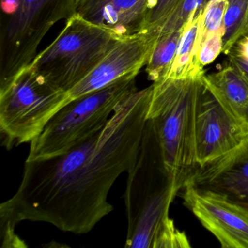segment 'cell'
Listing matches in <instances>:
<instances>
[{"label":"cell","mask_w":248,"mask_h":248,"mask_svg":"<svg viewBox=\"0 0 248 248\" xmlns=\"http://www.w3.org/2000/svg\"><path fill=\"white\" fill-rule=\"evenodd\" d=\"M152 94V85L127 97L104 128L66 153L26 161L18 190L0 205L2 233L29 220L83 234L111 213L108 193L137 157Z\"/></svg>","instance_id":"obj_1"},{"label":"cell","mask_w":248,"mask_h":248,"mask_svg":"<svg viewBox=\"0 0 248 248\" xmlns=\"http://www.w3.org/2000/svg\"><path fill=\"white\" fill-rule=\"evenodd\" d=\"M124 191L127 248H153L170 220L169 209L181 186L165 166L159 139L147 119L137 157L127 171Z\"/></svg>","instance_id":"obj_2"},{"label":"cell","mask_w":248,"mask_h":248,"mask_svg":"<svg viewBox=\"0 0 248 248\" xmlns=\"http://www.w3.org/2000/svg\"><path fill=\"white\" fill-rule=\"evenodd\" d=\"M204 75L162 78L152 84L147 119L155 126L165 166L182 188L198 168L196 118Z\"/></svg>","instance_id":"obj_3"},{"label":"cell","mask_w":248,"mask_h":248,"mask_svg":"<svg viewBox=\"0 0 248 248\" xmlns=\"http://www.w3.org/2000/svg\"><path fill=\"white\" fill-rule=\"evenodd\" d=\"M138 75H126L99 91L65 104L31 140L26 161L43 160L63 155L104 128L115 108L137 91Z\"/></svg>","instance_id":"obj_4"},{"label":"cell","mask_w":248,"mask_h":248,"mask_svg":"<svg viewBox=\"0 0 248 248\" xmlns=\"http://www.w3.org/2000/svg\"><path fill=\"white\" fill-rule=\"evenodd\" d=\"M120 38L75 13L54 41L30 66L56 89L67 93L80 82Z\"/></svg>","instance_id":"obj_5"},{"label":"cell","mask_w":248,"mask_h":248,"mask_svg":"<svg viewBox=\"0 0 248 248\" xmlns=\"http://www.w3.org/2000/svg\"><path fill=\"white\" fill-rule=\"evenodd\" d=\"M67 103L66 92L52 86L29 65L0 88L2 144L11 149L31 143Z\"/></svg>","instance_id":"obj_6"},{"label":"cell","mask_w":248,"mask_h":248,"mask_svg":"<svg viewBox=\"0 0 248 248\" xmlns=\"http://www.w3.org/2000/svg\"><path fill=\"white\" fill-rule=\"evenodd\" d=\"M77 0H20L15 14L7 16L1 36L0 88L28 66L50 29L76 13Z\"/></svg>","instance_id":"obj_7"},{"label":"cell","mask_w":248,"mask_h":248,"mask_svg":"<svg viewBox=\"0 0 248 248\" xmlns=\"http://www.w3.org/2000/svg\"><path fill=\"white\" fill-rule=\"evenodd\" d=\"M159 34L143 31L116 41L93 70L66 93L68 101L99 91L126 75L139 74L147 64Z\"/></svg>","instance_id":"obj_8"},{"label":"cell","mask_w":248,"mask_h":248,"mask_svg":"<svg viewBox=\"0 0 248 248\" xmlns=\"http://www.w3.org/2000/svg\"><path fill=\"white\" fill-rule=\"evenodd\" d=\"M248 134L220 105L204 85L197 108L195 125L196 159L204 167L237 147Z\"/></svg>","instance_id":"obj_9"},{"label":"cell","mask_w":248,"mask_h":248,"mask_svg":"<svg viewBox=\"0 0 248 248\" xmlns=\"http://www.w3.org/2000/svg\"><path fill=\"white\" fill-rule=\"evenodd\" d=\"M184 204L223 248H248V210L221 196L184 187Z\"/></svg>","instance_id":"obj_10"},{"label":"cell","mask_w":248,"mask_h":248,"mask_svg":"<svg viewBox=\"0 0 248 248\" xmlns=\"http://www.w3.org/2000/svg\"><path fill=\"white\" fill-rule=\"evenodd\" d=\"M185 186L221 196L248 210V134L223 157L198 167Z\"/></svg>","instance_id":"obj_11"},{"label":"cell","mask_w":248,"mask_h":248,"mask_svg":"<svg viewBox=\"0 0 248 248\" xmlns=\"http://www.w3.org/2000/svg\"><path fill=\"white\" fill-rule=\"evenodd\" d=\"M154 0H77L76 13L118 38L143 32Z\"/></svg>","instance_id":"obj_12"},{"label":"cell","mask_w":248,"mask_h":248,"mask_svg":"<svg viewBox=\"0 0 248 248\" xmlns=\"http://www.w3.org/2000/svg\"><path fill=\"white\" fill-rule=\"evenodd\" d=\"M204 84L225 110L248 131V76L229 63L204 75Z\"/></svg>","instance_id":"obj_13"},{"label":"cell","mask_w":248,"mask_h":248,"mask_svg":"<svg viewBox=\"0 0 248 248\" xmlns=\"http://www.w3.org/2000/svg\"><path fill=\"white\" fill-rule=\"evenodd\" d=\"M203 11L191 14L181 28L182 32L175 58L163 78H182L204 74V69L198 61L199 52L202 46L200 30Z\"/></svg>","instance_id":"obj_14"},{"label":"cell","mask_w":248,"mask_h":248,"mask_svg":"<svg viewBox=\"0 0 248 248\" xmlns=\"http://www.w3.org/2000/svg\"><path fill=\"white\" fill-rule=\"evenodd\" d=\"M182 29L170 32L159 33L146 64L148 78L152 82L166 75L175 58Z\"/></svg>","instance_id":"obj_15"},{"label":"cell","mask_w":248,"mask_h":248,"mask_svg":"<svg viewBox=\"0 0 248 248\" xmlns=\"http://www.w3.org/2000/svg\"><path fill=\"white\" fill-rule=\"evenodd\" d=\"M248 0H229L225 14L223 51L227 55L232 46L245 34Z\"/></svg>","instance_id":"obj_16"},{"label":"cell","mask_w":248,"mask_h":248,"mask_svg":"<svg viewBox=\"0 0 248 248\" xmlns=\"http://www.w3.org/2000/svg\"><path fill=\"white\" fill-rule=\"evenodd\" d=\"M228 6L229 0H210L206 5L203 11L200 30L202 45L209 36L217 32L223 27L225 14Z\"/></svg>","instance_id":"obj_17"},{"label":"cell","mask_w":248,"mask_h":248,"mask_svg":"<svg viewBox=\"0 0 248 248\" xmlns=\"http://www.w3.org/2000/svg\"><path fill=\"white\" fill-rule=\"evenodd\" d=\"M210 0H182L172 15L165 21L159 33L178 31L188 21L190 16L204 11Z\"/></svg>","instance_id":"obj_18"},{"label":"cell","mask_w":248,"mask_h":248,"mask_svg":"<svg viewBox=\"0 0 248 248\" xmlns=\"http://www.w3.org/2000/svg\"><path fill=\"white\" fill-rule=\"evenodd\" d=\"M182 0H154L152 8L146 14L143 31L159 32L161 27L172 15Z\"/></svg>","instance_id":"obj_19"},{"label":"cell","mask_w":248,"mask_h":248,"mask_svg":"<svg viewBox=\"0 0 248 248\" xmlns=\"http://www.w3.org/2000/svg\"><path fill=\"white\" fill-rule=\"evenodd\" d=\"M188 248L191 245L185 232L177 229L172 219L166 223L153 246V248Z\"/></svg>","instance_id":"obj_20"},{"label":"cell","mask_w":248,"mask_h":248,"mask_svg":"<svg viewBox=\"0 0 248 248\" xmlns=\"http://www.w3.org/2000/svg\"><path fill=\"white\" fill-rule=\"evenodd\" d=\"M224 27L209 36L203 42L198 54L199 63L202 67L213 63L223 51Z\"/></svg>","instance_id":"obj_21"},{"label":"cell","mask_w":248,"mask_h":248,"mask_svg":"<svg viewBox=\"0 0 248 248\" xmlns=\"http://www.w3.org/2000/svg\"><path fill=\"white\" fill-rule=\"evenodd\" d=\"M226 56L229 63L248 76V34L241 37Z\"/></svg>","instance_id":"obj_22"},{"label":"cell","mask_w":248,"mask_h":248,"mask_svg":"<svg viewBox=\"0 0 248 248\" xmlns=\"http://www.w3.org/2000/svg\"><path fill=\"white\" fill-rule=\"evenodd\" d=\"M248 34V11H247L246 21H245V34ZM244 34V35H245Z\"/></svg>","instance_id":"obj_23"}]
</instances>
